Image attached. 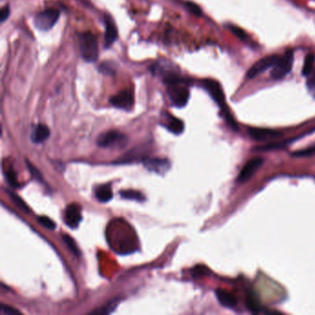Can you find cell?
Returning a JSON list of instances; mask_svg holds the SVG:
<instances>
[{
	"label": "cell",
	"mask_w": 315,
	"mask_h": 315,
	"mask_svg": "<svg viewBox=\"0 0 315 315\" xmlns=\"http://www.w3.org/2000/svg\"><path fill=\"white\" fill-rule=\"evenodd\" d=\"M167 85V94L169 100L176 107L185 106L190 99V91L187 82L177 75L164 80Z\"/></svg>",
	"instance_id": "6da1fadb"
},
{
	"label": "cell",
	"mask_w": 315,
	"mask_h": 315,
	"mask_svg": "<svg viewBox=\"0 0 315 315\" xmlns=\"http://www.w3.org/2000/svg\"><path fill=\"white\" fill-rule=\"evenodd\" d=\"M79 45L81 58L86 62H96L99 57L98 41L91 32H84L79 35Z\"/></svg>",
	"instance_id": "7a4b0ae2"
},
{
	"label": "cell",
	"mask_w": 315,
	"mask_h": 315,
	"mask_svg": "<svg viewBox=\"0 0 315 315\" xmlns=\"http://www.w3.org/2000/svg\"><path fill=\"white\" fill-rule=\"evenodd\" d=\"M204 87L206 88V91L209 93V95L211 96L212 99L216 102V104L219 105L220 107L224 111H226V119L228 122V124L231 126V128L237 129V124L235 123L234 119L230 117V115L228 114L227 110H226V100H225V95L223 92V89L221 87L219 83L217 81H213V80H205L204 82Z\"/></svg>",
	"instance_id": "3957f363"
},
{
	"label": "cell",
	"mask_w": 315,
	"mask_h": 315,
	"mask_svg": "<svg viewBox=\"0 0 315 315\" xmlns=\"http://www.w3.org/2000/svg\"><path fill=\"white\" fill-rule=\"evenodd\" d=\"M293 50H286L282 57H279L276 64L273 66L271 76L275 80H280L290 72L293 65Z\"/></svg>",
	"instance_id": "277c9868"
},
{
	"label": "cell",
	"mask_w": 315,
	"mask_h": 315,
	"mask_svg": "<svg viewBox=\"0 0 315 315\" xmlns=\"http://www.w3.org/2000/svg\"><path fill=\"white\" fill-rule=\"evenodd\" d=\"M59 19V11L55 8H48L38 13L35 19V27L41 31L52 29Z\"/></svg>",
	"instance_id": "5b68a950"
},
{
	"label": "cell",
	"mask_w": 315,
	"mask_h": 315,
	"mask_svg": "<svg viewBox=\"0 0 315 315\" xmlns=\"http://www.w3.org/2000/svg\"><path fill=\"white\" fill-rule=\"evenodd\" d=\"M127 142V136L117 131H108L102 133L98 139L97 144L104 148L124 146Z\"/></svg>",
	"instance_id": "8992f818"
},
{
	"label": "cell",
	"mask_w": 315,
	"mask_h": 315,
	"mask_svg": "<svg viewBox=\"0 0 315 315\" xmlns=\"http://www.w3.org/2000/svg\"><path fill=\"white\" fill-rule=\"evenodd\" d=\"M110 104L119 109L131 111L134 105V96L132 90H123L110 98Z\"/></svg>",
	"instance_id": "52a82bcc"
},
{
	"label": "cell",
	"mask_w": 315,
	"mask_h": 315,
	"mask_svg": "<svg viewBox=\"0 0 315 315\" xmlns=\"http://www.w3.org/2000/svg\"><path fill=\"white\" fill-rule=\"evenodd\" d=\"M264 164V159L262 157H254L246 163L242 171L240 172L237 181L239 183H245L250 179L252 176L256 173L258 169Z\"/></svg>",
	"instance_id": "ba28073f"
},
{
	"label": "cell",
	"mask_w": 315,
	"mask_h": 315,
	"mask_svg": "<svg viewBox=\"0 0 315 315\" xmlns=\"http://www.w3.org/2000/svg\"><path fill=\"white\" fill-rule=\"evenodd\" d=\"M279 59V56L273 55V56H267L264 59H260L259 61H257L253 66L249 69V70L247 73V77L249 78V79H252V78L256 77L259 74L264 72L266 70H268L269 68L274 66Z\"/></svg>",
	"instance_id": "9c48e42d"
},
{
	"label": "cell",
	"mask_w": 315,
	"mask_h": 315,
	"mask_svg": "<svg viewBox=\"0 0 315 315\" xmlns=\"http://www.w3.org/2000/svg\"><path fill=\"white\" fill-rule=\"evenodd\" d=\"M105 47L109 48L110 46L117 41V35H118L117 26L109 15L105 16Z\"/></svg>",
	"instance_id": "30bf717a"
},
{
	"label": "cell",
	"mask_w": 315,
	"mask_h": 315,
	"mask_svg": "<svg viewBox=\"0 0 315 315\" xmlns=\"http://www.w3.org/2000/svg\"><path fill=\"white\" fill-rule=\"evenodd\" d=\"M143 165L148 170L163 175L170 169V163L168 159L148 158L143 161Z\"/></svg>",
	"instance_id": "8fae6325"
},
{
	"label": "cell",
	"mask_w": 315,
	"mask_h": 315,
	"mask_svg": "<svg viewBox=\"0 0 315 315\" xmlns=\"http://www.w3.org/2000/svg\"><path fill=\"white\" fill-rule=\"evenodd\" d=\"M81 221V208L77 204H71L67 207L65 222L71 228H76Z\"/></svg>",
	"instance_id": "7c38bea8"
},
{
	"label": "cell",
	"mask_w": 315,
	"mask_h": 315,
	"mask_svg": "<svg viewBox=\"0 0 315 315\" xmlns=\"http://www.w3.org/2000/svg\"><path fill=\"white\" fill-rule=\"evenodd\" d=\"M151 68V70L154 74H160L164 77V80L170 78L172 76H176V69L174 68V64L168 61H159L154 63Z\"/></svg>",
	"instance_id": "4fadbf2b"
},
{
	"label": "cell",
	"mask_w": 315,
	"mask_h": 315,
	"mask_svg": "<svg viewBox=\"0 0 315 315\" xmlns=\"http://www.w3.org/2000/svg\"><path fill=\"white\" fill-rule=\"evenodd\" d=\"M249 136L255 140H266L275 139L282 136V133L268 130V129H259V128H249Z\"/></svg>",
	"instance_id": "5bb4252c"
},
{
	"label": "cell",
	"mask_w": 315,
	"mask_h": 315,
	"mask_svg": "<svg viewBox=\"0 0 315 315\" xmlns=\"http://www.w3.org/2000/svg\"><path fill=\"white\" fill-rule=\"evenodd\" d=\"M215 296L217 298V301H219L220 304L226 308L233 309L238 304L237 298L234 295L225 289H222V288L216 289Z\"/></svg>",
	"instance_id": "9a60e30c"
},
{
	"label": "cell",
	"mask_w": 315,
	"mask_h": 315,
	"mask_svg": "<svg viewBox=\"0 0 315 315\" xmlns=\"http://www.w3.org/2000/svg\"><path fill=\"white\" fill-rule=\"evenodd\" d=\"M49 135H50V131L46 125L38 124L33 130L31 138L34 142L41 143L45 140H47Z\"/></svg>",
	"instance_id": "2e32d148"
},
{
	"label": "cell",
	"mask_w": 315,
	"mask_h": 315,
	"mask_svg": "<svg viewBox=\"0 0 315 315\" xmlns=\"http://www.w3.org/2000/svg\"><path fill=\"white\" fill-rule=\"evenodd\" d=\"M165 126L169 132H171L174 134H180L184 131L183 121H181L180 119L173 117L172 115H169V114H167Z\"/></svg>",
	"instance_id": "e0dca14e"
},
{
	"label": "cell",
	"mask_w": 315,
	"mask_h": 315,
	"mask_svg": "<svg viewBox=\"0 0 315 315\" xmlns=\"http://www.w3.org/2000/svg\"><path fill=\"white\" fill-rule=\"evenodd\" d=\"M96 197L100 203H107L113 198V191L110 184H105L99 187L96 192Z\"/></svg>",
	"instance_id": "ac0fdd59"
},
{
	"label": "cell",
	"mask_w": 315,
	"mask_h": 315,
	"mask_svg": "<svg viewBox=\"0 0 315 315\" xmlns=\"http://www.w3.org/2000/svg\"><path fill=\"white\" fill-rule=\"evenodd\" d=\"M315 63V57L313 54H309L306 56L304 60V65L302 69L303 76H310V74L314 70V66Z\"/></svg>",
	"instance_id": "d6986e66"
},
{
	"label": "cell",
	"mask_w": 315,
	"mask_h": 315,
	"mask_svg": "<svg viewBox=\"0 0 315 315\" xmlns=\"http://www.w3.org/2000/svg\"><path fill=\"white\" fill-rule=\"evenodd\" d=\"M120 196L123 199L134 200V201H138V202H142L145 200L144 196L140 192L137 191H132V190L120 191Z\"/></svg>",
	"instance_id": "ffe728a7"
},
{
	"label": "cell",
	"mask_w": 315,
	"mask_h": 315,
	"mask_svg": "<svg viewBox=\"0 0 315 315\" xmlns=\"http://www.w3.org/2000/svg\"><path fill=\"white\" fill-rule=\"evenodd\" d=\"M98 70H99V71L101 73L114 75V74L116 73L117 66H116V64L114 62L105 61V62H103L102 64H100Z\"/></svg>",
	"instance_id": "44dd1931"
},
{
	"label": "cell",
	"mask_w": 315,
	"mask_h": 315,
	"mask_svg": "<svg viewBox=\"0 0 315 315\" xmlns=\"http://www.w3.org/2000/svg\"><path fill=\"white\" fill-rule=\"evenodd\" d=\"M7 193H8L10 199L13 201L16 206H18L22 211L25 212H30V208L27 206V205L24 203V201L20 198L16 193L12 192V191H7Z\"/></svg>",
	"instance_id": "7402d4cb"
},
{
	"label": "cell",
	"mask_w": 315,
	"mask_h": 315,
	"mask_svg": "<svg viewBox=\"0 0 315 315\" xmlns=\"http://www.w3.org/2000/svg\"><path fill=\"white\" fill-rule=\"evenodd\" d=\"M63 241L65 242L67 246L70 248V249L72 251V253H74L77 257L80 256V250L78 249V246H77L76 242L70 236L64 235L63 236Z\"/></svg>",
	"instance_id": "603a6c76"
},
{
	"label": "cell",
	"mask_w": 315,
	"mask_h": 315,
	"mask_svg": "<svg viewBox=\"0 0 315 315\" xmlns=\"http://www.w3.org/2000/svg\"><path fill=\"white\" fill-rule=\"evenodd\" d=\"M117 301H110L109 303L106 305V306H105L103 308H101V310H99V311H96V312H94L93 314H98V315H105V314H110L111 312H113L115 308L117 307Z\"/></svg>",
	"instance_id": "cb8c5ba5"
},
{
	"label": "cell",
	"mask_w": 315,
	"mask_h": 315,
	"mask_svg": "<svg viewBox=\"0 0 315 315\" xmlns=\"http://www.w3.org/2000/svg\"><path fill=\"white\" fill-rule=\"evenodd\" d=\"M38 222L43 226V227H46L48 229H55L56 228V223L50 219L49 217L47 216H39L38 217Z\"/></svg>",
	"instance_id": "d4e9b609"
},
{
	"label": "cell",
	"mask_w": 315,
	"mask_h": 315,
	"mask_svg": "<svg viewBox=\"0 0 315 315\" xmlns=\"http://www.w3.org/2000/svg\"><path fill=\"white\" fill-rule=\"evenodd\" d=\"M314 154H315V145L303 149V150H300V151H296L293 153V156L303 157V156H310V155H314Z\"/></svg>",
	"instance_id": "484cf974"
},
{
	"label": "cell",
	"mask_w": 315,
	"mask_h": 315,
	"mask_svg": "<svg viewBox=\"0 0 315 315\" xmlns=\"http://www.w3.org/2000/svg\"><path fill=\"white\" fill-rule=\"evenodd\" d=\"M6 176H7L8 183L10 184L13 188H18V187L20 186L19 181H18V178H17V176H16V173H15L14 171H12V170L7 171Z\"/></svg>",
	"instance_id": "4316f807"
},
{
	"label": "cell",
	"mask_w": 315,
	"mask_h": 315,
	"mask_svg": "<svg viewBox=\"0 0 315 315\" xmlns=\"http://www.w3.org/2000/svg\"><path fill=\"white\" fill-rule=\"evenodd\" d=\"M0 310H1V314L4 315H21V312H19L18 310H16L15 308H12V307H10V306L4 305V304H2V305L0 306Z\"/></svg>",
	"instance_id": "83f0119b"
},
{
	"label": "cell",
	"mask_w": 315,
	"mask_h": 315,
	"mask_svg": "<svg viewBox=\"0 0 315 315\" xmlns=\"http://www.w3.org/2000/svg\"><path fill=\"white\" fill-rule=\"evenodd\" d=\"M27 165H28V168H29L30 172H31V174H32V176H34L36 180L38 181H40L41 183H44V180H43V177L41 176V174H40V172L37 170L31 163L29 162H27Z\"/></svg>",
	"instance_id": "f1b7e54d"
},
{
	"label": "cell",
	"mask_w": 315,
	"mask_h": 315,
	"mask_svg": "<svg viewBox=\"0 0 315 315\" xmlns=\"http://www.w3.org/2000/svg\"><path fill=\"white\" fill-rule=\"evenodd\" d=\"M186 7L191 11L192 14L196 15V16H201L202 15V10L196 4H194L192 2H188V3H186Z\"/></svg>",
	"instance_id": "f546056e"
},
{
	"label": "cell",
	"mask_w": 315,
	"mask_h": 315,
	"mask_svg": "<svg viewBox=\"0 0 315 315\" xmlns=\"http://www.w3.org/2000/svg\"><path fill=\"white\" fill-rule=\"evenodd\" d=\"M229 28L232 31V33L234 34L237 37H239L240 39L244 40V39L246 38L245 33H244L243 30L241 29V28H239V27H237V26H230Z\"/></svg>",
	"instance_id": "4dcf8cb0"
},
{
	"label": "cell",
	"mask_w": 315,
	"mask_h": 315,
	"mask_svg": "<svg viewBox=\"0 0 315 315\" xmlns=\"http://www.w3.org/2000/svg\"><path fill=\"white\" fill-rule=\"evenodd\" d=\"M9 14H10V8H9L8 6H5V7H2L1 12H0L1 22H4L6 20H7V18L9 17Z\"/></svg>",
	"instance_id": "1f68e13d"
},
{
	"label": "cell",
	"mask_w": 315,
	"mask_h": 315,
	"mask_svg": "<svg viewBox=\"0 0 315 315\" xmlns=\"http://www.w3.org/2000/svg\"><path fill=\"white\" fill-rule=\"evenodd\" d=\"M307 85H308L309 90L314 94V96H315V70L314 75L309 80Z\"/></svg>",
	"instance_id": "d6a6232c"
}]
</instances>
